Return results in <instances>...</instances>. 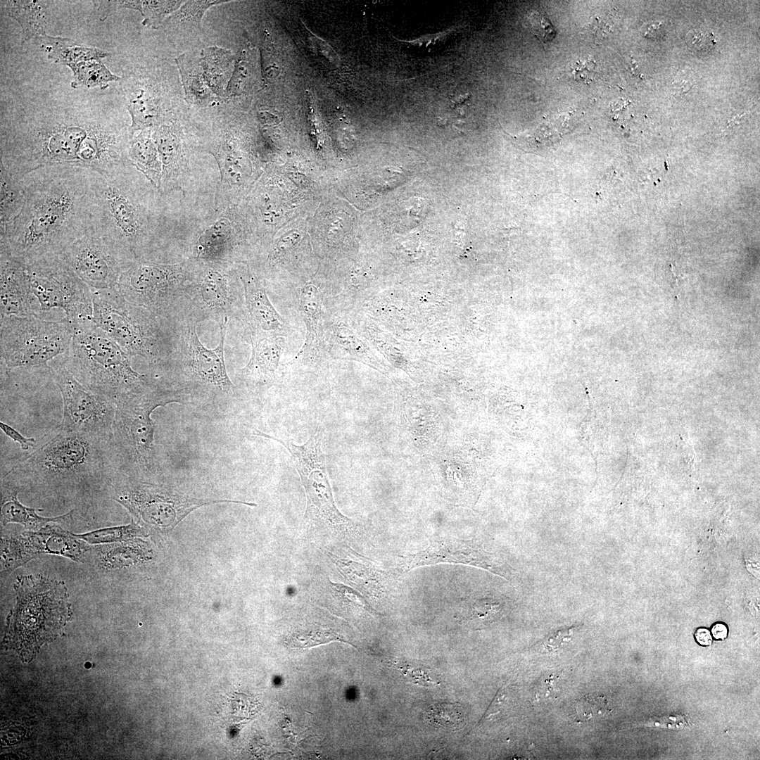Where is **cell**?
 <instances>
[{"instance_id":"1","label":"cell","mask_w":760,"mask_h":760,"mask_svg":"<svg viewBox=\"0 0 760 760\" xmlns=\"http://www.w3.org/2000/svg\"><path fill=\"white\" fill-rule=\"evenodd\" d=\"M0 137V165L18 179L49 166L107 175L131 164L129 129L110 109L91 102L17 113L1 119Z\"/></svg>"},{"instance_id":"2","label":"cell","mask_w":760,"mask_h":760,"mask_svg":"<svg viewBox=\"0 0 760 760\" xmlns=\"http://www.w3.org/2000/svg\"><path fill=\"white\" fill-rule=\"evenodd\" d=\"M93 176L85 168L49 166L23 177L25 203L0 227V251L26 265L61 253L92 227Z\"/></svg>"},{"instance_id":"3","label":"cell","mask_w":760,"mask_h":760,"mask_svg":"<svg viewBox=\"0 0 760 760\" xmlns=\"http://www.w3.org/2000/svg\"><path fill=\"white\" fill-rule=\"evenodd\" d=\"M115 472L108 439L59 429L55 436L3 477L17 486L77 488L84 483L100 481L110 484Z\"/></svg>"},{"instance_id":"4","label":"cell","mask_w":760,"mask_h":760,"mask_svg":"<svg viewBox=\"0 0 760 760\" xmlns=\"http://www.w3.org/2000/svg\"><path fill=\"white\" fill-rule=\"evenodd\" d=\"M130 358L93 321L73 327L70 348L58 357L82 385L115 406L157 384L148 374L135 371Z\"/></svg>"},{"instance_id":"5","label":"cell","mask_w":760,"mask_h":760,"mask_svg":"<svg viewBox=\"0 0 760 760\" xmlns=\"http://www.w3.org/2000/svg\"><path fill=\"white\" fill-rule=\"evenodd\" d=\"M125 167L102 175L94 172L91 222L128 260L144 251L153 237L152 211L145 188Z\"/></svg>"},{"instance_id":"6","label":"cell","mask_w":760,"mask_h":760,"mask_svg":"<svg viewBox=\"0 0 760 760\" xmlns=\"http://www.w3.org/2000/svg\"><path fill=\"white\" fill-rule=\"evenodd\" d=\"M179 403L158 384L116 405L108 447L115 472L143 480L160 469L154 443L153 412L170 403Z\"/></svg>"},{"instance_id":"7","label":"cell","mask_w":760,"mask_h":760,"mask_svg":"<svg viewBox=\"0 0 760 760\" xmlns=\"http://www.w3.org/2000/svg\"><path fill=\"white\" fill-rule=\"evenodd\" d=\"M16 603L8 616L5 638L19 646H37L59 636L71 619L64 581L41 574L17 577Z\"/></svg>"},{"instance_id":"8","label":"cell","mask_w":760,"mask_h":760,"mask_svg":"<svg viewBox=\"0 0 760 760\" xmlns=\"http://www.w3.org/2000/svg\"><path fill=\"white\" fill-rule=\"evenodd\" d=\"M73 328L65 319L1 315V361L8 369L48 367L69 350Z\"/></svg>"},{"instance_id":"9","label":"cell","mask_w":760,"mask_h":760,"mask_svg":"<svg viewBox=\"0 0 760 760\" xmlns=\"http://www.w3.org/2000/svg\"><path fill=\"white\" fill-rule=\"evenodd\" d=\"M113 499L125 507L137 524L157 529H172L193 510L217 503L256 504L229 500L192 498L163 485L115 472L109 486Z\"/></svg>"},{"instance_id":"10","label":"cell","mask_w":760,"mask_h":760,"mask_svg":"<svg viewBox=\"0 0 760 760\" xmlns=\"http://www.w3.org/2000/svg\"><path fill=\"white\" fill-rule=\"evenodd\" d=\"M32 291L43 313L61 309L72 328L93 321V290L60 256L27 264Z\"/></svg>"},{"instance_id":"11","label":"cell","mask_w":760,"mask_h":760,"mask_svg":"<svg viewBox=\"0 0 760 760\" xmlns=\"http://www.w3.org/2000/svg\"><path fill=\"white\" fill-rule=\"evenodd\" d=\"M93 322L130 357L157 359L158 334L146 312L130 305L116 288L93 290Z\"/></svg>"},{"instance_id":"12","label":"cell","mask_w":760,"mask_h":760,"mask_svg":"<svg viewBox=\"0 0 760 760\" xmlns=\"http://www.w3.org/2000/svg\"><path fill=\"white\" fill-rule=\"evenodd\" d=\"M253 434L274 440L290 452L307 497L305 517L319 518L333 526L349 525L350 520L339 512L334 500L322 449V430L302 445H296L258 429H254Z\"/></svg>"},{"instance_id":"13","label":"cell","mask_w":760,"mask_h":760,"mask_svg":"<svg viewBox=\"0 0 760 760\" xmlns=\"http://www.w3.org/2000/svg\"><path fill=\"white\" fill-rule=\"evenodd\" d=\"M49 367L62 396L63 418L59 429L108 439L115 405L82 385L58 358L50 362Z\"/></svg>"},{"instance_id":"14","label":"cell","mask_w":760,"mask_h":760,"mask_svg":"<svg viewBox=\"0 0 760 760\" xmlns=\"http://www.w3.org/2000/svg\"><path fill=\"white\" fill-rule=\"evenodd\" d=\"M92 290L116 288L128 260L115 245L92 227L59 254Z\"/></svg>"},{"instance_id":"15","label":"cell","mask_w":760,"mask_h":760,"mask_svg":"<svg viewBox=\"0 0 760 760\" xmlns=\"http://www.w3.org/2000/svg\"><path fill=\"white\" fill-rule=\"evenodd\" d=\"M440 563L460 564L485 569L507 580L511 568L496 555L487 551L475 540L440 536L433 538L424 550L407 557L406 571Z\"/></svg>"},{"instance_id":"16","label":"cell","mask_w":760,"mask_h":760,"mask_svg":"<svg viewBox=\"0 0 760 760\" xmlns=\"http://www.w3.org/2000/svg\"><path fill=\"white\" fill-rule=\"evenodd\" d=\"M89 547L75 533L50 524L38 531H25L19 536H7L5 542L7 557L17 567L41 554L56 555L76 562H84Z\"/></svg>"},{"instance_id":"17","label":"cell","mask_w":760,"mask_h":760,"mask_svg":"<svg viewBox=\"0 0 760 760\" xmlns=\"http://www.w3.org/2000/svg\"><path fill=\"white\" fill-rule=\"evenodd\" d=\"M0 289L1 315L42 317L27 265L4 251H0Z\"/></svg>"},{"instance_id":"18","label":"cell","mask_w":760,"mask_h":760,"mask_svg":"<svg viewBox=\"0 0 760 760\" xmlns=\"http://www.w3.org/2000/svg\"><path fill=\"white\" fill-rule=\"evenodd\" d=\"M226 322L227 318L220 325L221 338L215 349L205 348L198 339L196 328L191 329L190 367L195 378L202 384L229 395L234 386L227 374L224 357Z\"/></svg>"},{"instance_id":"19","label":"cell","mask_w":760,"mask_h":760,"mask_svg":"<svg viewBox=\"0 0 760 760\" xmlns=\"http://www.w3.org/2000/svg\"><path fill=\"white\" fill-rule=\"evenodd\" d=\"M20 488L14 483L2 477L1 482V524L6 526L10 523L19 524L27 531H35L49 523L69 524L72 519L74 509L65 514L54 517H44L37 512L42 509L32 508L23 505L18 500Z\"/></svg>"},{"instance_id":"20","label":"cell","mask_w":760,"mask_h":760,"mask_svg":"<svg viewBox=\"0 0 760 760\" xmlns=\"http://www.w3.org/2000/svg\"><path fill=\"white\" fill-rule=\"evenodd\" d=\"M322 300L320 291L315 285L308 283L303 287L299 308L306 334L305 343L296 356V359L303 362H313L319 351Z\"/></svg>"},{"instance_id":"21","label":"cell","mask_w":760,"mask_h":760,"mask_svg":"<svg viewBox=\"0 0 760 760\" xmlns=\"http://www.w3.org/2000/svg\"><path fill=\"white\" fill-rule=\"evenodd\" d=\"M48 1H1V8L22 28L23 42L37 39L46 34L48 26Z\"/></svg>"},{"instance_id":"22","label":"cell","mask_w":760,"mask_h":760,"mask_svg":"<svg viewBox=\"0 0 760 760\" xmlns=\"http://www.w3.org/2000/svg\"><path fill=\"white\" fill-rule=\"evenodd\" d=\"M37 40L49 59L68 66L90 60L101 61L110 55L104 50L85 46L69 38L51 37L46 34Z\"/></svg>"},{"instance_id":"23","label":"cell","mask_w":760,"mask_h":760,"mask_svg":"<svg viewBox=\"0 0 760 760\" xmlns=\"http://www.w3.org/2000/svg\"><path fill=\"white\" fill-rule=\"evenodd\" d=\"M128 158L131 164L142 172L153 186H160L162 162L149 130L141 131L135 138H131Z\"/></svg>"},{"instance_id":"24","label":"cell","mask_w":760,"mask_h":760,"mask_svg":"<svg viewBox=\"0 0 760 760\" xmlns=\"http://www.w3.org/2000/svg\"><path fill=\"white\" fill-rule=\"evenodd\" d=\"M285 343L283 336H272L253 343L251 359L242 369L246 375L266 380L277 371Z\"/></svg>"},{"instance_id":"25","label":"cell","mask_w":760,"mask_h":760,"mask_svg":"<svg viewBox=\"0 0 760 760\" xmlns=\"http://www.w3.org/2000/svg\"><path fill=\"white\" fill-rule=\"evenodd\" d=\"M508 604L507 597L497 593L474 596L465 602L460 620L473 627L489 625L507 613Z\"/></svg>"},{"instance_id":"26","label":"cell","mask_w":760,"mask_h":760,"mask_svg":"<svg viewBox=\"0 0 760 760\" xmlns=\"http://www.w3.org/2000/svg\"><path fill=\"white\" fill-rule=\"evenodd\" d=\"M97 555L101 566L105 569H116L127 566L150 557V550L141 540L116 542L100 545Z\"/></svg>"},{"instance_id":"27","label":"cell","mask_w":760,"mask_h":760,"mask_svg":"<svg viewBox=\"0 0 760 760\" xmlns=\"http://www.w3.org/2000/svg\"><path fill=\"white\" fill-rule=\"evenodd\" d=\"M246 298L252 322L265 331H280L284 320L275 310L262 287L251 284L246 291Z\"/></svg>"},{"instance_id":"28","label":"cell","mask_w":760,"mask_h":760,"mask_svg":"<svg viewBox=\"0 0 760 760\" xmlns=\"http://www.w3.org/2000/svg\"><path fill=\"white\" fill-rule=\"evenodd\" d=\"M0 227L12 221L20 213L25 194L20 179L0 165Z\"/></svg>"},{"instance_id":"29","label":"cell","mask_w":760,"mask_h":760,"mask_svg":"<svg viewBox=\"0 0 760 760\" xmlns=\"http://www.w3.org/2000/svg\"><path fill=\"white\" fill-rule=\"evenodd\" d=\"M72 71L75 80L72 82L74 88H106L110 82L120 80V77L113 74L101 61L90 60L82 61L68 66Z\"/></svg>"},{"instance_id":"30","label":"cell","mask_w":760,"mask_h":760,"mask_svg":"<svg viewBox=\"0 0 760 760\" xmlns=\"http://www.w3.org/2000/svg\"><path fill=\"white\" fill-rule=\"evenodd\" d=\"M182 1H118L120 6L139 11L144 17L143 24L158 28L164 18L178 10Z\"/></svg>"},{"instance_id":"31","label":"cell","mask_w":760,"mask_h":760,"mask_svg":"<svg viewBox=\"0 0 760 760\" xmlns=\"http://www.w3.org/2000/svg\"><path fill=\"white\" fill-rule=\"evenodd\" d=\"M331 329L332 343L337 348V358L366 361V351L362 343L346 323L336 322Z\"/></svg>"},{"instance_id":"32","label":"cell","mask_w":760,"mask_h":760,"mask_svg":"<svg viewBox=\"0 0 760 760\" xmlns=\"http://www.w3.org/2000/svg\"><path fill=\"white\" fill-rule=\"evenodd\" d=\"M75 535L87 543L100 545L122 542L134 537L146 536L147 533L144 528L132 520L128 525L103 528Z\"/></svg>"},{"instance_id":"33","label":"cell","mask_w":760,"mask_h":760,"mask_svg":"<svg viewBox=\"0 0 760 760\" xmlns=\"http://www.w3.org/2000/svg\"><path fill=\"white\" fill-rule=\"evenodd\" d=\"M230 232V222L225 218L219 220L206 229L198 241V251L201 256L213 258L218 255L225 247Z\"/></svg>"},{"instance_id":"34","label":"cell","mask_w":760,"mask_h":760,"mask_svg":"<svg viewBox=\"0 0 760 760\" xmlns=\"http://www.w3.org/2000/svg\"><path fill=\"white\" fill-rule=\"evenodd\" d=\"M425 714L430 724L445 730L460 728L465 721L464 709L457 703L435 704L427 709Z\"/></svg>"},{"instance_id":"35","label":"cell","mask_w":760,"mask_h":760,"mask_svg":"<svg viewBox=\"0 0 760 760\" xmlns=\"http://www.w3.org/2000/svg\"><path fill=\"white\" fill-rule=\"evenodd\" d=\"M331 641L346 642L333 630L315 625L293 632L288 640V644L293 648L305 649Z\"/></svg>"},{"instance_id":"36","label":"cell","mask_w":760,"mask_h":760,"mask_svg":"<svg viewBox=\"0 0 760 760\" xmlns=\"http://www.w3.org/2000/svg\"><path fill=\"white\" fill-rule=\"evenodd\" d=\"M336 563L344 576L361 588H374L378 584V571L366 562L338 558Z\"/></svg>"},{"instance_id":"37","label":"cell","mask_w":760,"mask_h":760,"mask_svg":"<svg viewBox=\"0 0 760 760\" xmlns=\"http://www.w3.org/2000/svg\"><path fill=\"white\" fill-rule=\"evenodd\" d=\"M203 300L209 305H220L228 298V288L223 276L217 271L209 272L201 286Z\"/></svg>"},{"instance_id":"38","label":"cell","mask_w":760,"mask_h":760,"mask_svg":"<svg viewBox=\"0 0 760 760\" xmlns=\"http://www.w3.org/2000/svg\"><path fill=\"white\" fill-rule=\"evenodd\" d=\"M227 1H189L183 4L179 11L170 17L175 24L179 25L199 26L206 10L217 4Z\"/></svg>"},{"instance_id":"39","label":"cell","mask_w":760,"mask_h":760,"mask_svg":"<svg viewBox=\"0 0 760 760\" xmlns=\"http://www.w3.org/2000/svg\"><path fill=\"white\" fill-rule=\"evenodd\" d=\"M526 23L529 30L540 41L545 42L555 38V27L550 21L538 11H529L526 15Z\"/></svg>"},{"instance_id":"40","label":"cell","mask_w":760,"mask_h":760,"mask_svg":"<svg viewBox=\"0 0 760 760\" xmlns=\"http://www.w3.org/2000/svg\"><path fill=\"white\" fill-rule=\"evenodd\" d=\"M686 43L692 51L705 53L713 49L716 40L712 33L702 29H695L687 34Z\"/></svg>"},{"instance_id":"41","label":"cell","mask_w":760,"mask_h":760,"mask_svg":"<svg viewBox=\"0 0 760 760\" xmlns=\"http://www.w3.org/2000/svg\"><path fill=\"white\" fill-rule=\"evenodd\" d=\"M575 626L558 630L550 633L540 644V647L546 652H552L559 649L563 644L571 640Z\"/></svg>"},{"instance_id":"42","label":"cell","mask_w":760,"mask_h":760,"mask_svg":"<svg viewBox=\"0 0 760 760\" xmlns=\"http://www.w3.org/2000/svg\"><path fill=\"white\" fill-rule=\"evenodd\" d=\"M601 702L593 696H585L576 704L575 711L581 721H588L600 712Z\"/></svg>"},{"instance_id":"43","label":"cell","mask_w":760,"mask_h":760,"mask_svg":"<svg viewBox=\"0 0 760 760\" xmlns=\"http://www.w3.org/2000/svg\"><path fill=\"white\" fill-rule=\"evenodd\" d=\"M595 65L592 58L578 59L572 65L571 73L576 80L587 83L593 77Z\"/></svg>"},{"instance_id":"44","label":"cell","mask_w":760,"mask_h":760,"mask_svg":"<svg viewBox=\"0 0 760 760\" xmlns=\"http://www.w3.org/2000/svg\"><path fill=\"white\" fill-rule=\"evenodd\" d=\"M0 429L7 436L18 443L23 450H29L35 444L34 438H27L23 436L16 429L3 422H0Z\"/></svg>"},{"instance_id":"45","label":"cell","mask_w":760,"mask_h":760,"mask_svg":"<svg viewBox=\"0 0 760 760\" xmlns=\"http://www.w3.org/2000/svg\"><path fill=\"white\" fill-rule=\"evenodd\" d=\"M694 80L685 73L678 74L673 82V85L678 94H683L688 92L694 85Z\"/></svg>"},{"instance_id":"46","label":"cell","mask_w":760,"mask_h":760,"mask_svg":"<svg viewBox=\"0 0 760 760\" xmlns=\"http://www.w3.org/2000/svg\"><path fill=\"white\" fill-rule=\"evenodd\" d=\"M642 32L644 37L657 39L663 36L664 30L661 22L650 21L643 25Z\"/></svg>"},{"instance_id":"47","label":"cell","mask_w":760,"mask_h":760,"mask_svg":"<svg viewBox=\"0 0 760 760\" xmlns=\"http://www.w3.org/2000/svg\"><path fill=\"white\" fill-rule=\"evenodd\" d=\"M313 39L322 54L327 57L331 63L336 65L339 61V58L334 51L325 42L317 38V36L315 35Z\"/></svg>"},{"instance_id":"48","label":"cell","mask_w":760,"mask_h":760,"mask_svg":"<svg viewBox=\"0 0 760 760\" xmlns=\"http://www.w3.org/2000/svg\"><path fill=\"white\" fill-rule=\"evenodd\" d=\"M695 638L696 641L702 646H709L713 641L711 631L704 627H701L696 630L695 632Z\"/></svg>"},{"instance_id":"49","label":"cell","mask_w":760,"mask_h":760,"mask_svg":"<svg viewBox=\"0 0 760 760\" xmlns=\"http://www.w3.org/2000/svg\"><path fill=\"white\" fill-rule=\"evenodd\" d=\"M711 633L715 639L723 640L728 636V627L723 623L717 622L712 626Z\"/></svg>"},{"instance_id":"50","label":"cell","mask_w":760,"mask_h":760,"mask_svg":"<svg viewBox=\"0 0 760 760\" xmlns=\"http://www.w3.org/2000/svg\"><path fill=\"white\" fill-rule=\"evenodd\" d=\"M84 666L86 669H89L91 667V664L89 661H87L85 663Z\"/></svg>"}]
</instances>
